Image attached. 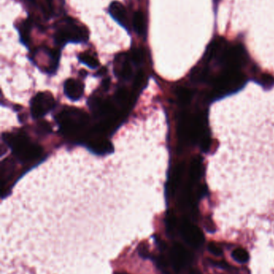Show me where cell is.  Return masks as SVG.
Segmentation results:
<instances>
[{
    "label": "cell",
    "instance_id": "obj_1",
    "mask_svg": "<svg viewBox=\"0 0 274 274\" xmlns=\"http://www.w3.org/2000/svg\"><path fill=\"white\" fill-rule=\"evenodd\" d=\"M215 147L205 158L211 197L274 203V85L256 81L212 103Z\"/></svg>",
    "mask_w": 274,
    "mask_h": 274
},
{
    "label": "cell",
    "instance_id": "obj_2",
    "mask_svg": "<svg viewBox=\"0 0 274 274\" xmlns=\"http://www.w3.org/2000/svg\"><path fill=\"white\" fill-rule=\"evenodd\" d=\"M88 29L73 18L66 17L55 25L54 39L57 44L85 43L89 39Z\"/></svg>",
    "mask_w": 274,
    "mask_h": 274
},
{
    "label": "cell",
    "instance_id": "obj_3",
    "mask_svg": "<svg viewBox=\"0 0 274 274\" xmlns=\"http://www.w3.org/2000/svg\"><path fill=\"white\" fill-rule=\"evenodd\" d=\"M170 261L174 270L180 272L191 262V255L182 245L175 244L170 252Z\"/></svg>",
    "mask_w": 274,
    "mask_h": 274
},
{
    "label": "cell",
    "instance_id": "obj_4",
    "mask_svg": "<svg viewBox=\"0 0 274 274\" xmlns=\"http://www.w3.org/2000/svg\"><path fill=\"white\" fill-rule=\"evenodd\" d=\"M182 236L186 243L195 248L200 247L204 242V234L196 227L185 225L182 228Z\"/></svg>",
    "mask_w": 274,
    "mask_h": 274
},
{
    "label": "cell",
    "instance_id": "obj_5",
    "mask_svg": "<svg viewBox=\"0 0 274 274\" xmlns=\"http://www.w3.org/2000/svg\"><path fill=\"white\" fill-rule=\"evenodd\" d=\"M110 14L117 22L119 23L125 30H129V20H128L127 11L121 2H111L109 8Z\"/></svg>",
    "mask_w": 274,
    "mask_h": 274
},
{
    "label": "cell",
    "instance_id": "obj_6",
    "mask_svg": "<svg viewBox=\"0 0 274 274\" xmlns=\"http://www.w3.org/2000/svg\"><path fill=\"white\" fill-rule=\"evenodd\" d=\"M134 28L138 35H145L147 33V24H146L145 16L142 11H138L134 14L133 18Z\"/></svg>",
    "mask_w": 274,
    "mask_h": 274
},
{
    "label": "cell",
    "instance_id": "obj_7",
    "mask_svg": "<svg viewBox=\"0 0 274 274\" xmlns=\"http://www.w3.org/2000/svg\"><path fill=\"white\" fill-rule=\"evenodd\" d=\"M46 5L49 16H57L63 11L64 0H46Z\"/></svg>",
    "mask_w": 274,
    "mask_h": 274
},
{
    "label": "cell",
    "instance_id": "obj_8",
    "mask_svg": "<svg viewBox=\"0 0 274 274\" xmlns=\"http://www.w3.org/2000/svg\"><path fill=\"white\" fill-rule=\"evenodd\" d=\"M31 21L30 20H26L23 21L19 26V32H20V40L23 44L28 45L30 40V33L31 30Z\"/></svg>",
    "mask_w": 274,
    "mask_h": 274
},
{
    "label": "cell",
    "instance_id": "obj_9",
    "mask_svg": "<svg viewBox=\"0 0 274 274\" xmlns=\"http://www.w3.org/2000/svg\"><path fill=\"white\" fill-rule=\"evenodd\" d=\"M233 257L235 261L239 263H245L249 259V255L248 252L244 250L243 248H237L233 251Z\"/></svg>",
    "mask_w": 274,
    "mask_h": 274
},
{
    "label": "cell",
    "instance_id": "obj_10",
    "mask_svg": "<svg viewBox=\"0 0 274 274\" xmlns=\"http://www.w3.org/2000/svg\"><path fill=\"white\" fill-rule=\"evenodd\" d=\"M155 263L157 267H158L163 274H168V263H167V261L165 257H162V256L156 257Z\"/></svg>",
    "mask_w": 274,
    "mask_h": 274
},
{
    "label": "cell",
    "instance_id": "obj_11",
    "mask_svg": "<svg viewBox=\"0 0 274 274\" xmlns=\"http://www.w3.org/2000/svg\"><path fill=\"white\" fill-rule=\"evenodd\" d=\"M80 60L82 61L84 63H86L91 68H96L97 66V61L88 54L81 55Z\"/></svg>",
    "mask_w": 274,
    "mask_h": 274
},
{
    "label": "cell",
    "instance_id": "obj_12",
    "mask_svg": "<svg viewBox=\"0 0 274 274\" xmlns=\"http://www.w3.org/2000/svg\"><path fill=\"white\" fill-rule=\"evenodd\" d=\"M138 253L141 257L144 259H148L151 257V253H150L149 249L145 244H141L138 247Z\"/></svg>",
    "mask_w": 274,
    "mask_h": 274
},
{
    "label": "cell",
    "instance_id": "obj_13",
    "mask_svg": "<svg viewBox=\"0 0 274 274\" xmlns=\"http://www.w3.org/2000/svg\"><path fill=\"white\" fill-rule=\"evenodd\" d=\"M208 248H209V251L212 254L216 256V257H219L223 254V251H222L221 248H219L217 246H215V244H209Z\"/></svg>",
    "mask_w": 274,
    "mask_h": 274
},
{
    "label": "cell",
    "instance_id": "obj_14",
    "mask_svg": "<svg viewBox=\"0 0 274 274\" xmlns=\"http://www.w3.org/2000/svg\"><path fill=\"white\" fill-rule=\"evenodd\" d=\"M213 261L212 263L214 264L215 266H218V267L222 268V269H225V268L228 267V264L226 263L225 261Z\"/></svg>",
    "mask_w": 274,
    "mask_h": 274
},
{
    "label": "cell",
    "instance_id": "obj_15",
    "mask_svg": "<svg viewBox=\"0 0 274 274\" xmlns=\"http://www.w3.org/2000/svg\"><path fill=\"white\" fill-rule=\"evenodd\" d=\"M189 274H201V273L200 271H198V270H192Z\"/></svg>",
    "mask_w": 274,
    "mask_h": 274
},
{
    "label": "cell",
    "instance_id": "obj_16",
    "mask_svg": "<svg viewBox=\"0 0 274 274\" xmlns=\"http://www.w3.org/2000/svg\"><path fill=\"white\" fill-rule=\"evenodd\" d=\"M27 1H29V2H35V0H27Z\"/></svg>",
    "mask_w": 274,
    "mask_h": 274
},
{
    "label": "cell",
    "instance_id": "obj_17",
    "mask_svg": "<svg viewBox=\"0 0 274 274\" xmlns=\"http://www.w3.org/2000/svg\"><path fill=\"white\" fill-rule=\"evenodd\" d=\"M125 274V273H117V274Z\"/></svg>",
    "mask_w": 274,
    "mask_h": 274
}]
</instances>
